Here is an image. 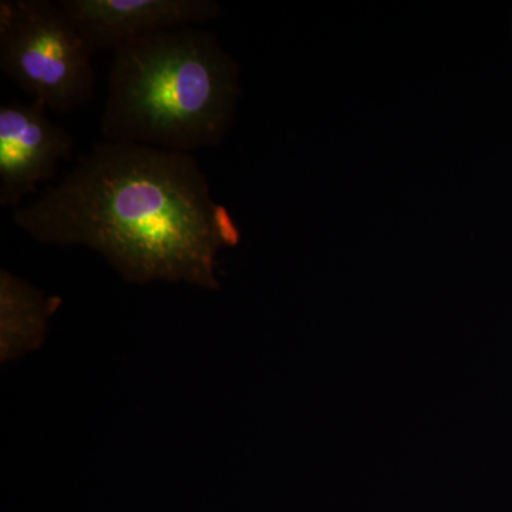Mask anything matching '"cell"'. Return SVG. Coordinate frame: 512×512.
Wrapping results in <instances>:
<instances>
[{
  "mask_svg": "<svg viewBox=\"0 0 512 512\" xmlns=\"http://www.w3.org/2000/svg\"><path fill=\"white\" fill-rule=\"evenodd\" d=\"M239 96L237 60L214 33L168 30L114 50L101 131L114 143L191 154L225 140Z\"/></svg>",
  "mask_w": 512,
  "mask_h": 512,
  "instance_id": "7a4b0ae2",
  "label": "cell"
},
{
  "mask_svg": "<svg viewBox=\"0 0 512 512\" xmlns=\"http://www.w3.org/2000/svg\"><path fill=\"white\" fill-rule=\"evenodd\" d=\"M73 138L39 101L0 107V204L16 207L72 156Z\"/></svg>",
  "mask_w": 512,
  "mask_h": 512,
  "instance_id": "277c9868",
  "label": "cell"
},
{
  "mask_svg": "<svg viewBox=\"0 0 512 512\" xmlns=\"http://www.w3.org/2000/svg\"><path fill=\"white\" fill-rule=\"evenodd\" d=\"M93 56L60 3L0 2V69L47 110L72 113L94 99Z\"/></svg>",
  "mask_w": 512,
  "mask_h": 512,
  "instance_id": "3957f363",
  "label": "cell"
},
{
  "mask_svg": "<svg viewBox=\"0 0 512 512\" xmlns=\"http://www.w3.org/2000/svg\"><path fill=\"white\" fill-rule=\"evenodd\" d=\"M80 35L93 50L119 49L143 37L220 19L214 0H62Z\"/></svg>",
  "mask_w": 512,
  "mask_h": 512,
  "instance_id": "5b68a950",
  "label": "cell"
},
{
  "mask_svg": "<svg viewBox=\"0 0 512 512\" xmlns=\"http://www.w3.org/2000/svg\"><path fill=\"white\" fill-rule=\"evenodd\" d=\"M40 244L100 252L124 281L187 282L218 291L217 256L241 231L191 154L96 144L59 184L13 212Z\"/></svg>",
  "mask_w": 512,
  "mask_h": 512,
  "instance_id": "6da1fadb",
  "label": "cell"
},
{
  "mask_svg": "<svg viewBox=\"0 0 512 512\" xmlns=\"http://www.w3.org/2000/svg\"><path fill=\"white\" fill-rule=\"evenodd\" d=\"M60 299L46 298L35 286L0 271V325L3 359L18 356L42 343L47 319L59 308Z\"/></svg>",
  "mask_w": 512,
  "mask_h": 512,
  "instance_id": "8992f818",
  "label": "cell"
}]
</instances>
